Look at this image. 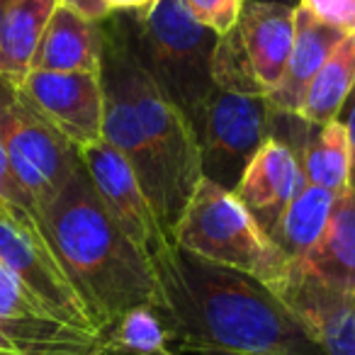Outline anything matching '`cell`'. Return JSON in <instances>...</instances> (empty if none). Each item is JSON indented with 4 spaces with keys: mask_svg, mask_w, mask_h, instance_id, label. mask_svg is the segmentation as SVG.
Instances as JSON below:
<instances>
[{
    "mask_svg": "<svg viewBox=\"0 0 355 355\" xmlns=\"http://www.w3.org/2000/svg\"><path fill=\"white\" fill-rule=\"evenodd\" d=\"M156 311L171 348L241 355H326L304 321L258 277L217 266L168 241L151 256Z\"/></svg>",
    "mask_w": 355,
    "mask_h": 355,
    "instance_id": "obj_1",
    "label": "cell"
},
{
    "mask_svg": "<svg viewBox=\"0 0 355 355\" xmlns=\"http://www.w3.org/2000/svg\"><path fill=\"white\" fill-rule=\"evenodd\" d=\"M42 217L46 239L98 334L134 306H156L158 282L151 261L114 222L83 161Z\"/></svg>",
    "mask_w": 355,
    "mask_h": 355,
    "instance_id": "obj_2",
    "label": "cell"
},
{
    "mask_svg": "<svg viewBox=\"0 0 355 355\" xmlns=\"http://www.w3.org/2000/svg\"><path fill=\"white\" fill-rule=\"evenodd\" d=\"M137 64L188 119L195 137L214 93L212 56L219 37L202 27L183 0H156L146 12H117Z\"/></svg>",
    "mask_w": 355,
    "mask_h": 355,
    "instance_id": "obj_3",
    "label": "cell"
},
{
    "mask_svg": "<svg viewBox=\"0 0 355 355\" xmlns=\"http://www.w3.org/2000/svg\"><path fill=\"white\" fill-rule=\"evenodd\" d=\"M100 35H103L100 76L117 85L119 93L127 98L153 156L161 166L173 229L202 178L198 137L188 119L163 98L161 90L146 76V71L137 64L117 12L100 22Z\"/></svg>",
    "mask_w": 355,
    "mask_h": 355,
    "instance_id": "obj_4",
    "label": "cell"
},
{
    "mask_svg": "<svg viewBox=\"0 0 355 355\" xmlns=\"http://www.w3.org/2000/svg\"><path fill=\"white\" fill-rule=\"evenodd\" d=\"M171 241L217 266L241 270L272 287L292 261L243 207L234 190L200 178L188 205L171 229Z\"/></svg>",
    "mask_w": 355,
    "mask_h": 355,
    "instance_id": "obj_5",
    "label": "cell"
},
{
    "mask_svg": "<svg viewBox=\"0 0 355 355\" xmlns=\"http://www.w3.org/2000/svg\"><path fill=\"white\" fill-rule=\"evenodd\" d=\"M0 141L15 178L44 214L80 166V151L32 107L20 85L6 76H0Z\"/></svg>",
    "mask_w": 355,
    "mask_h": 355,
    "instance_id": "obj_6",
    "label": "cell"
},
{
    "mask_svg": "<svg viewBox=\"0 0 355 355\" xmlns=\"http://www.w3.org/2000/svg\"><path fill=\"white\" fill-rule=\"evenodd\" d=\"M272 117L266 95H241L214 88L198 132L202 178L234 190L261 144L270 139Z\"/></svg>",
    "mask_w": 355,
    "mask_h": 355,
    "instance_id": "obj_7",
    "label": "cell"
},
{
    "mask_svg": "<svg viewBox=\"0 0 355 355\" xmlns=\"http://www.w3.org/2000/svg\"><path fill=\"white\" fill-rule=\"evenodd\" d=\"M0 263L17 275L61 321L98 334L85 302L61 268L42 229L25 224L0 202Z\"/></svg>",
    "mask_w": 355,
    "mask_h": 355,
    "instance_id": "obj_8",
    "label": "cell"
},
{
    "mask_svg": "<svg viewBox=\"0 0 355 355\" xmlns=\"http://www.w3.org/2000/svg\"><path fill=\"white\" fill-rule=\"evenodd\" d=\"M17 85L32 107L78 151L103 139L105 98L100 73L30 71Z\"/></svg>",
    "mask_w": 355,
    "mask_h": 355,
    "instance_id": "obj_9",
    "label": "cell"
},
{
    "mask_svg": "<svg viewBox=\"0 0 355 355\" xmlns=\"http://www.w3.org/2000/svg\"><path fill=\"white\" fill-rule=\"evenodd\" d=\"M80 161L114 222L151 261L153 253L161 251L171 236L163 229L129 161L105 139L80 148Z\"/></svg>",
    "mask_w": 355,
    "mask_h": 355,
    "instance_id": "obj_10",
    "label": "cell"
},
{
    "mask_svg": "<svg viewBox=\"0 0 355 355\" xmlns=\"http://www.w3.org/2000/svg\"><path fill=\"white\" fill-rule=\"evenodd\" d=\"M324 345L326 355H355V300L338 295L292 266L270 287Z\"/></svg>",
    "mask_w": 355,
    "mask_h": 355,
    "instance_id": "obj_11",
    "label": "cell"
},
{
    "mask_svg": "<svg viewBox=\"0 0 355 355\" xmlns=\"http://www.w3.org/2000/svg\"><path fill=\"white\" fill-rule=\"evenodd\" d=\"M304 183L306 178L297 153L277 139H266L246 166L234 193L270 236L280 214L304 188Z\"/></svg>",
    "mask_w": 355,
    "mask_h": 355,
    "instance_id": "obj_12",
    "label": "cell"
},
{
    "mask_svg": "<svg viewBox=\"0 0 355 355\" xmlns=\"http://www.w3.org/2000/svg\"><path fill=\"white\" fill-rule=\"evenodd\" d=\"M295 8L270 0H243L234 25L241 51L266 95L280 80L295 40Z\"/></svg>",
    "mask_w": 355,
    "mask_h": 355,
    "instance_id": "obj_13",
    "label": "cell"
},
{
    "mask_svg": "<svg viewBox=\"0 0 355 355\" xmlns=\"http://www.w3.org/2000/svg\"><path fill=\"white\" fill-rule=\"evenodd\" d=\"M292 266L329 290L355 300V190L350 185L336 195L319 241Z\"/></svg>",
    "mask_w": 355,
    "mask_h": 355,
    "instance_id": "obj_14",
    "label": "cell"
},
{
    "mask_svg": "<svg viewBox=\"0 0 355 355\" xmlns=\"http://www.w3.org/2000/svg\"><path fill=\"white\" fill-rule=\"evenodd\" d=\"M345 37V32L316 20L309 10L302 6L295 8V40H292V51L287 66L282 71L277 85L266 95L272 110L285 114H297L302 107V100L309 88L311 78L326 56L331 54L336 44Z\"/></svg>",
    "mask_w": 355,
    "mask_h": 355,
    "instance_id": "obj_15",
    "label": "cell"
},
{
    "mask_svg": "<svg viewBox=\"0 0 355 355\" xmlns=\"http://www.w3.org/2000/svg\"><path fill=\"white\" fill-rule=\"evenodd\" d=\"M100 22H88L69 8L56 6L32 59V71L100 73Z\"/></svg>",
    "mask_w": 355,
    "mask_h": 355,
    "instance_id": "obj_16",
    "label": "cell"
},
{
    "mask_svg": "<svg viewBox=\"0 0 355 355\" xmlns=\"http://www.w3.org/2000/svg\"><path fill=\"white\" fill-rule=\"evenodd\" d=\"M56 0H12L0 20V76L20 83L46 30Z\"/></svg>",
    "mask_w": 355,
    "mask_h": 355,
    "instance_id": "obj_17",
    "label": "cell"
},
{
    "mask_svg": "<svg viewBox=\"0 0 355 355\" xmlns=\"http://www.w3.org/2000/svg\"><path fill=\"white\" fill-rule=\"evenodd\" d=\"M355 88V35H345L331 49L321 69L311 78L300 107V117L306 124H324L336 119L340 107Z\"/></svg>",
    "mask_w": 355,
    "mask_h": 355,
    "instance_id": "obj_18",
    "label": "cell"
},
{
    "mask_svg": "<svg viewBox=\"0 0 355 355\" xmlns=\"http://www.w3.org/2000/svg\"><path fill=\"white\" fill-rule=\"evenodd\" d=\"M334 200V193L304 183V188L290 200L285 212L280 214L275 229L270 232V239L292 263L302 261L309 253V248L319 241L329 222Z\"/></svg>",
    "mask_w": 355,
    "mask_h": 355,
    "instance_id": "obj_19",
    "label": "cell"
},
{
    "mask_svg": "<svg viewBox=\"0 0 355 355\" xmlns=\"http://www.w3.org/2000/svg\"><path fill=\"white\" fill-rule=\"evenodd\" d=\"M300 166L306 183L338 195L350 185V144L338 117L311 124L300 151Z\"/></svg>",
    "mask_w": 355,
    "mask_h": 355,
    "instance_id": "obj_20",
    "label": "cell"
},
{
    "mask_svg": "<svg viewBox=\"0 0 355 355\" xmlns=\"http://www.w3.org/2000/svg\"><path fill=\"white\" fill-rule=\"evenodd\" d=\"M100 355H171V338L156 306L124 311L98 334Z\"/></svg>",
    "mask_w": 355,
    "mask_h": 355,
    "instance_id": "obj_21",
    "label": "cell"
},
{
    "mask_svg": "<svg viewBox=\"0 0 355 355\" xmlns=\"http://www.w3.org/2000/svg\"><path fill=\"white\" fill-rule=\"evenodd\" d=\"M0 202L6 205V207L10 209L20 222L32 224V227L42 229V232L46 234L40 207H37L35 200L30 198V193L20 185V180L15 178V173H12L10 161H8V151H6V146H3V141H0Z\"/></svg>",
    "mask_w": 355,
    "mask_h": 355,
    "instance_id": "obj_22",
    "label": "cell"
},
{
    "mask_svg": "<svg viewBox=\"0 0 355 355\" xmlns=\"http://www.w3.org/2000/svg\"><path fill=\"white\" fill-rule=\"evenodd\" d=\"M183 3L188 6L190 15L217 37L234 30L243 8V0H183Z\"/></svg>",
    "mask_w": 355,
    "mask_h": 355,
    "instance_id": "obj_23",
    "label": "cell"
},
{
    "mask_svg": "<svg viewBox=\"0 0 355 355\" xmlns=\"http://www.w3.org/2000/svg\"><path fill=\"white\" fill-rule=\"evenodd\" d=\"M297 6L309 10L316 20L336 27V30L353 35L355 27V0H300Z\"/></svg>",
    "mask_w": 355,
    "mask_h": 355,
    "instance_id": "obj_24",
    "label": "cell"
},
{
    "mask_svg": "<svg viewBox=\"0 0 355 355\" xmlns=\"http://www.w3.org/2000/svg\"><path fill=\"white\" fill-rule=\"evenodd\" d=\"M56 6L69 8L71 12H76L88 22H103L112 15L107 0H56Z\"/></svg>",
    "mask_w": 355,
    "mask_h": 355,
    "instance_id": "obj_25",
    "label": "cell"
},
{
    "mask_svg": "<svg viewBox=\"0 0 355 355\" xmlns=\"http://www.w3.org/2000/svg\"><path fill=\"white\" fill-rule=\"evenodd\" d=\"M338 119L343 122L345 134H348V144H350V188L355 190V88L350 90L348 100L340 107Z\"/></svg>",
    "mask_w": 355,
    "mask_h": 355,
    "instance_id": "obj_26",
    "label": "cell"
},
{
    "mask_svg": "<svg viewBox=\"0 0 355 355\" xmlns=\"http://www.w3.org/2000/svg\"><path fill=\"white\" fill-rule=\"evenodd\" d=\"M112 12H146L148 0H107Z\"/></svg>",
    "mask_w": 355,
    "mask_h": 355,
    "instance_id": "obj_27",
    "label": "cell"
},
{
    "mask_svg": "<svg viewBox=\"0 0 355 355\" xmlns=\"http://www.w3.org/2000/svg\"><path fill=\"white\" fill-rule=\"evenodd\" d=\"M171 355H241V353H229V350H212V348H171Z\"/></svg>",
    "mask_w": 355,
    "mask_h": 355,
    "instance_id": "obj_28",
    "label": "cell"
},
{
    "mask_svg": "<svg viewBox=\"0 0 355 355\" xmlns=\"http://www.w3.org/2000/svg\"><path fill=\"white\" fill-rule=\"evenodd\" d=\"M12 0H0V20H3V15H6V10L10 8Z\"/></svg>",
    "mask_w": 355,
    "mask_h": 355,
    "instance_id": "obj_29",
    "label": "cell"
},
{
    "mask_svg": "<svg viewBox=\"0 0 355 355\" xmlns=\"http://www.w3.org/2000/svg\"><path fill=\"white\" fill-rule=\"evenodd\" d=\"M270 3H282V6H297L300 0H270Z\"/></svg>",
    "mask_w": 355,
    "mask_h": 355,
    "instance_id": "obj_30",
    "label": "cell"
},
{
    "mask_svg": "<svg viewBox=\"0 0 355 355\" xmlns=\"http://www.w3.org/2000/svg\"><path fill=\"white\" fill-rule=\"evenodd\" d=\"M156 6V0H148V6H146V10H151V8Z\"/></svg>",
    "mask_w": 355,
    "mask_h": 355,
    "instance_id": "obj_31",
    "label": "cell"
},
{
    "mask_svg": "<svg viewBox=\"0 0 355 355\" xmlns=\"http://www.w3.org/2000/svg\"><path fill=\"white\" fill-rule=\"evenodd\" d=\"M0 355H15V353H8V350H0Z\"/></svg>",
    "mask_w": 355,
    "mask_h": 355,
    "instance_id": "obj_32",
    "label": "cell"
},
{
    "mask_svg": "<svg viewBox=\"0 0 355 355\" xmlns=\"http://www.w3.org/2000/svg\"><path fill=\"white\" fill-rule=\"evenodd\" d=\"M353 35H355V27H353Z\"/></svg>",
    "mask_w": 355,
    "mask_h": 355,
    "instance_id": "obj_33",
    "label": "cell"
}]
</instances>
